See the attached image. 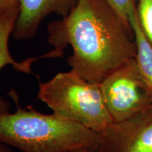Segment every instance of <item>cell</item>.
Returning <instances> with one entry per match:
<instances>
[{
	"label": "cell",
	"instance_id": "6da1fadb",
	"mask_svg": "<svg viewBox=\"0 0 152 152\" xmlns=\"http://www.w3.org/2000/svg\"><path fill=\"white\" fill-rule=\"evenodd\" d=\"M131 27L105 0H77L67 16L49 26V42L61 54L71 45L67 62L87 81L99 83L111 72L136 58Z\"/></svg>",
	"mask_w": 152,
	"mask_h": 152
},
{
	"label": "cell",
	"instance_id": "7a4b0ae2",
	"mask_svg": "<svg viewBox=\"0 0 152 152\" xmlns=\"http://www.w3.org/2000/svg\"><path fill=\"white\" fill-rule=\"evenodd\" d=\"M9 95L16 105L14 113H0V143L22 152H70L99 147V133L56 114H44L33 106L22 108L14 90Z\"/></svg>",
	"mask_w": 152,
	"mask_h": 152
},
{
	"label": "cell",
	"instance_id": "3957f363",
	"mask_svg": "<svg viewBox=\"0 0 152 152\" xmlns=\"http://www.w3.org/2000/svg\"><path fill=\"white\" fill-rule=\"evenodd\" d=\"M37 98L58 116L99 134L113 123L99 84L87 81L72 70L39 82Z\"/></svg>",
	"mask_w": 152,
	"mask_h": 152
},
{
	"label": "cell",
	"instance_id": "277c9868",
	"mask_svg": "<svg viewBox=\"0 0 152 152\" xmlns=\"http://www.w3.org/2000/svg\"><path fill=\"white\" fill-rule=\"evenodd\" d=\"M113 123H121L152 109V96L136 58L111 72L99 83Z\"/></svg>",
	"mask_w": 152,
	"mask_h": 152
},
{
	"label": "cell",
	"instance_id": "5b68a950",
	"mask_svg": "<svg viewBox=\"0 0 152 152\" xmlns=\"http://www.w3.org/2000/svg\"><path fill=\"white\" fill-rule=\"evenodd\" d=\"M98 152H152V109L100 134Z\"/></svg>",
	"mask_w": 152,
	"mask_h": 152
},
{
	"label": "cell",
	"instance_id": "8992f818",
	"mask_svg": "<svg viewBox=\"0 0 152 152\" xmlns=\"http://www.w3.org/2000/svg\"><path fill=\"white\" fill-rule=\"evenodd\" d=\"M19 12L12 35L17 40H26L37 33L39 25L48 15L67 16L77 0H18Z\"/></svg>",
	"mask_w": 152,
	"mask_h": 152
},
{
	"label": "cell",
	"instance_id": "52a82bcc",
	"mask_svg": "<svg viewBox=\"0 0 152 152\" xmlns=\"http://www.w3.org/2000/svg\"><path fill=\"white\" fill-rule=\"evenodd\" d=\"M18 12L19 5L17 4L0 16V71L4 66L11 65L20 73L31 74L33 73L32 64L38 58L33 57L19 62L13 58L9 52V37L12 35ZM9 109L10 103L0 96V113H8Z\"/></svg>",
	"mask_w": 152,
	"mask_h": 152
},
{
	"label": "cell",
	"instance_id": "ba28073f",
	"mask_svg": "<svg viewBox=\"0 0 152 152\" xmlns=\"http://www.w3.org/2000/svg\"><path fill=\"white\" fill-rule=\"evenodd\" d=\"M129 23L134 35L139 69L152 96V45L140 26L136 6L130 13Z\"/></svg>",
	"mask_w": 152,
	"mask_h": 152
},
{
	"label": "cell",
	"instance_id": "9c48e42d",
	"mask_svg": "<svg viewBox=\"0 0 152 152\" xmlns=\"http://www.w3.org/2000/svg\"><path fill=\"white\" fill-rule=\"evenodd\" d=\"M136 9L140 26L152 45V0H138Z\"/></svg>",
	"mask_w": 152,
	"mask_h": 152
},
{
	"label": "cell",
	"instance_id": "30bf717a",
	"mask_svg": "<svg viewBox=\"0 0 152 152\" xmlns=\"http://www.w3.org/2000/svg\"><path fill=\"white\" fill-rule=\"evenodd\" d=\"M125 23L129 25V18L132 9L135 7L134 0H105Z\"/></svg>",
	"mask_w": 152,
	"mask_h": 152
},
{
	"label": "cell",
	"instance_id": "8fae6325",
	"mask_svg": "<svg viewBox=\"0 0 152 152\" xmlns=\"http://www.w3.org/2000/svg\"><path fill=\"white\" fill-rule=\"evenodd\" d=\"M17 4L18 0H0V16Z\"/></svg>",
	"mask_w": 152,
	"mask_h": 152
},
{
	"label": "cell",
	"instance_id": "7c38bea8",
	"mask_svg": "<svg viewBox=\"0 0 152 152\" xmlns=\"http://www.w3.org/2000/svg\"><path fill=\"white\" fill-rule=\"evenodd\" d=\"M0 152H14V151L9 149L4 144L0 143Z\"/></svg>",
	"mask_w": 152,
	"mask_h": 152
},
{
	"label": "cell",
	"instance_id": "4fadbf2b",
	"mask_svg": "<svg viewBox=\"0 0 152 152\" xmlns=\"http://www.w3.org/2000/svg\"><path fill=\"white\" fill-rule=\"evenodd\" d=\"M70 152H94V151H90L88 149H75L73 150V151H71Z\"/></svg>",
	"mask_w": 152,
	"mask_h": 152
}]
</instances>
